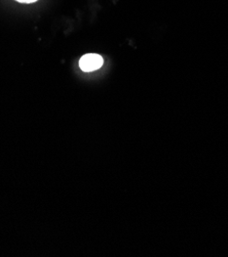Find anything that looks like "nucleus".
<instances>
[{"label":"nucleus","mask_w":228,"mask_h":257,"mask_svg":"<svg viewBox=\"0 0 228 257\" xmlns=\"http://www.w3.org/2000/svg\"><path fill=\"white\" fill-rule=\"evenodd\" d=\"M102 65H103V58L96 54L86 55L80 61V67L84 72L96 71L102 67Z\"/></svg>","instance_id":"nucleus-1"},{"label":"nucleus","mask_w":228,"mask_h":257,"mask_svg":"<svg viewBox=\"0 0 228 257\" xmlns=\"http://www.w3.org/2000/svg\"><path fill=\"white\" fill-rule=\"evenodd\" d=\"M16 2L21 4H33V3H36L37 0H16Z\"/></svg>","instance_id":"nucleus-2"}]
</instances>
